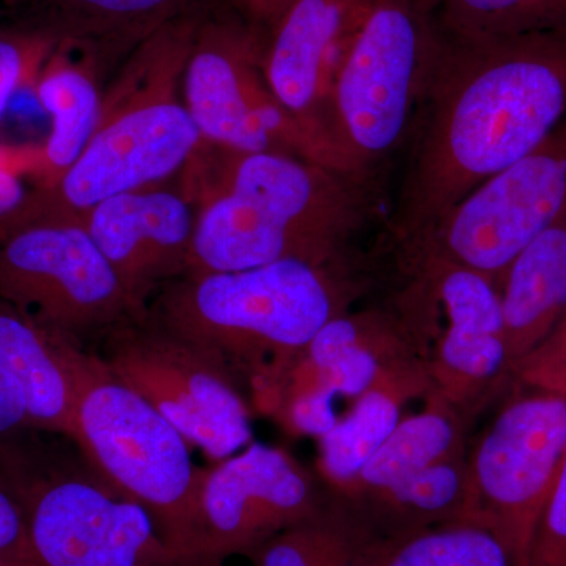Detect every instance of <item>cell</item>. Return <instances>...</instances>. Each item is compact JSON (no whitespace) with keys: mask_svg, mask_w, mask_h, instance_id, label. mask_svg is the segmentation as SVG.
<instances>
[{"mask_svg":"<svg viewBox=\"0 0 566 566\" xmlns=\"http://www.w3.org/2000/svg\"><path fill=\"white\" fill-rule=\"evenodd\" d=\"M32 431L0 449L24 513L32 566H169L144 506L84 475Z\"/></svg>","mask_w":566,"mask_h":566,"instance_id":"obj_5","label":"cell"},{"mask_svg":"<svg viewBox=\"0 0 566 566\" xmlns=\"http://www.w3.org/2000/svg\"><path fill=\"white\" fill-rule=\"evenodd\" d=\"M427 389L434 387L427 364L420 363L387 371L354 398L352 411L319 438V469L331 491L356 479L403 419L405 401Z\"/></svg>","mask_w":566,"mask_h":566,"instance_id":"obj_20","label":"cell"},{"mask_svg":"<svg viewBox=\"0 0 566 566\" xmlns=\"http://www.w3.org/2000/svg\"><path fill=\"white\" fill-rule=\"evenodd\" d=\"M387 539L356 505L329 491L315 513L245 557L252 566H375Z\"/></svg>","mask_w":566,"mask_h":566,"instance_id":"obj_22","label":"cell"},{"mask_svg":"<svg viewBox=\"0 0 566 566\" xmlns=\"http://www.w3.org/2000/svg\"><path fill=\"white\" fill-rule=\"evenodd\" d=\"M424 289L441 307L446 327L428 374L436 394L461 405L510 370L501 293L486 275L434 256L412 259Z\"/></svg>","mask_w":566,"mask_h":566,"instance_id":"obj_14","label":"cell"},{"mask_svg":"<svg viewBox=\"0 0 566 566\" xmlns=\"http://www.w3.org/2000/svg\"><path fill=\"white\" fill-rule=\"evenodd\" d=\"M43 167L41 145L6 147L0 145V221L20 210L29 192L22 177L36 180Z\"/></svg>","mask_w":566,"mask_h":566,"instance_id":"obj_30","label":"cell"},{"mask_svg":"<svg viewBox=\"0 0 566 566\" xmlns=\"http://www.w3.org/2000/svg\"><path fill=\"white\" fill-rule=\"evenodd\" d=\"M526 387L468 458L463 513L502 539L515 566H527L566 452V395Z\"/></svg>","mask_w":566,"mask_h":566,"instance_id":"obj_8","label":"cell"},{"mask_svg":"<svg viewBox=\"0 0 566 566\" xmlns=\"http://www.w3.org/2000/svg\"><path fill=\"white\" fill-rule=\"evenodd\" d=\"M436 43L419 0H370L327 88V142L340 172L368 186L409 139Z\"/></svg>","mask_w":566,"mask_h":566,"instance_id":"obj_4","label":"cell"},{"mask_svg":"<svg viewBox=\"0 0 566 566\" xmlns=\"http://www.w3.org/2000/svg\"><path fill=\"white\" fill-rule=\"evenodd\" d=\"M499 293L513 370L553 334L566 312V208L517 253Z\"/></svg>","mask_w":566,"mask_h":566,"instance_id":"obj_19","label":"cell"},{"mask_svg":"<svg viewBox=\"0 0 566 566\" xmlns=\"http://www.w3.org/2000/svg\"><path fill=\"white\" fill-rule=\"evenodd\" d=\"M566 208V117L534 150L490 178L409 256H434L501 286L517 253Z\"/></svg>","mask_w":566,"mask_h":566,"instance_id":"obj_12","label":"cell"},{"mask_svg":"<svg viewBox=\"0 0 566 566\" xmlns=\"http://www.w3.org/2000/svg\"><path fill=\"white\" fill-rule=\"evenodd\" d=\"M412 344L394 312H345L315 335L296 364L337 397L357 398L387 371L420 364Z\"/></svg>","mask_w":566,"mask_h":566,"instance_id":"obj_18","label":"cell"},{"mask_svg":"<svg viewBox=\"0 0 566 566\" xmlns=\"http://www.w3.org/2000/svg\"><path fill=\"white\" fill-rule=\"evenodd\" d=\"M61 40L51 32L0 33V120L14 93L35 85L41 69Z\"/></svg>","mask_w":566,"mask_h":566,"instance_id":"obj_27","label":"cell"},{"mask_svg":"<svg viewBox=\"0 0 566 566\" xmlns=\"http://www.w3.org/2000/svg\"><path fill=\"white\" fill-rule=\"evenodd\" d=\"M527 566H566V452L556 485L539 517Z\"/></svg>","mask_w":566,"mask_h":566,"instance_id":"obj_28","label":"cell"},{"mask_svg":"<svg viewBox=\"0 0 566 566\" xmlns=\"http://www.w3.org/2000/svg\"><path fill=\"white\" fill-rule=\"evenodd\" d=\"M375 566H515L491 528L458 520L387 539Z\"/></svg>","mask_w":566,"mask_h":566,"instance_id":"obj_26","label":"cell"},{"mask_svg":"<svg viewBox=\"0 0 566 566\" xmlns=\"http://www.w3.org/2000/svg\"><path fill=\"white\" fill-rule=\"evenodd\" d=\"M197 28L191 18H180L137 44L104 93L98 123L76 161L50 188L29 192L7 219L77 218L188 166L202 145L182 99Z\"/></svg>","mask_w":566,"mask_h":566,"instance_id":"obj_2","label":"cell"},{"mask_svg":"<svg viewBox=\"0 0 566 566\" xmlns=\"http://www.w3.org/2000/svg\"><path fill=\"white\" fill-rule=\"evenodd\" d=\"M0 566H11V565H7V564H3V562H0Z\"/></svg>","mask_w":566,"mask_h":566,"instance_id":"obj_34","label":"cell"},{"mask_svg":"<svg viewBox=\"0 0 566 566\" xmlns=\"http://www.w3.org/2000/svg\"><path fill=\"white\" fill-rule=\"evenodd\" d=\"M344 264L282 260L167 283L151 319L222 360L234 376L277 382L352 300Z\"/></svg>","mask_w":566,"mask_h":566,"instance_id":"obj_3","label":"cell"},{"mask_svg":"<svg viewBox=\"0 0 566 566\" xmlns=\"http://www.w3.org/2000/svg\"><path fill=\"white\" fill-rule=\"evenodd\" d=\"M370 0H294L271 31L263 77L275 102L303 126L335 167L326 133V99L335 65Z\"/></svg>","mask_w":566,"mask_h":566,"instance_id":"obj_16","label":"cell"},{"mask_svg":"<svg viewBox=\"0 0 566 566\" xmlns=\"http://www.w3.org/2000/svg\"><path fill=\"white\" fill-rule=\"evenodd\" d=\"M238 2L248 14L251 28L255 31L268 29L271 32L294 0H238Z\"/></svg>","mask_w":566,"mask_h":566,"instance_id":"obj_33","label":"cell"},{"mask_svg":"<svg viewBox=\"0 0 566 566\" xmlns=\"http://www.w3.org/2000/svg\"><path fill=\"white\" fill-rule=\"evenodd\" d=\"M565 117L566 35L438 36L392 212L406 251Z\"/></svg>","mask_w":566,"mask_h":566,"instance_id":"obj_1","label":"cell"},{"mask_svg":"<svg viewBox=\"0 0 566 566\" xmlns=\"http://www.w3.org/2000/svg\"><path fill=\"white\" fill-rule=\"evenodd\" d=\"M188 446L98 356L80 401L77 449L96 475L147 510L169 566H188L196 543L205 469L192 463Z\"/></svg>","mask_w":566,"mask_h":566,"instance_id":"obj_6","label":"cell"},{"mask_svg":"<svg viewBox=\"0 0 566 566\" xmlns=\"http://www.w3.org/2000/svg\"><path fill=\"white\" fill-rule=\"evenodd\" d=\"M0 562L11 566H32L28 531L18 495L0 471Z\"/></svg>","mask_w":566,"mask_h":566,"instance_id":"obj_31","label":"cell"},{"mask_svg":"<svg viewBox=\"0 0 566 566\" xmlns=\"http://www.w3.org/2000/svg\"><path fill=\"white\" fill-rule=\"evenodd\" d=\"M73 219L106 256L140 316H147L155 290L188 271L196 210L182 192L150 186L103 200Z\"/></svg>","mask_w":566,"mask_h":566,"instance_id":"obj_15","label":"cell"},{"mask_svg":"<svg viewBox=\"0 0 566 566\" xmlns=\"http://www.w3.org/2000/svg\"><path fill=\"white\" fill-rule=\"evenodd\" d=\"M28 400L13 376L0 368V449L32 433Z\"/></svg>","mask_w":566,"mask_h":566,"instance_id":"obj_32","label":"cell"},{"mask_svg":"<svg viewBox=\"0 0 566 566\" xmlns=\"http://www.w3.org/2000/svg\"><path fill=\"white\" fill-rule=\"evenodd\" d=\"M33 88L51 118L50 136L41 145L43 167L35 180V189H43L54 185L84 150L98 123L103 95L93 63L74 59L65 40L44 63Z\"/></svg>","mask_w":566,"mask_h":566,"instance_id":"obj_21","label":"cell"},{"mask_svg":"<svg viewBox=\"0 0 566 566\" xmlns=\"http://www.w3.org/2000/svg\"><path fill=\"white\" fill-rule=\"evenodd\" d=\"M0 297L77 342L144 318L73 218L0 221Z\"/></svg>","mask_w":566,"mask_h":566,"instance_id":"obj_9","label":"cell"},{"mask_svg":"<svg viewBox=\"0 0 566 566\" xmlns=\"http://www.w3.org/2000/svg\"><path fill=\"white\" fill-rule=\"evenodd\" d=\"M314 476L285 450L252 442L205 469L188 566H222L315 513L326 501Z\"/></svg>","mask_w":566,"mask_h":566,"instance_id":"obj_13","label":"cell"},{"mask_svg":"<svg viewBox=\"0 0 566 566\" xmlns=\"http://www.w3.org/2000/svg\"><path fill=\"white\" fill-rule=\"evenodd\" d=\"M99 357L208 457L226 460L251 444V416L237 376L202 346L147 315L111 329Z\"/></svg>","mask_w":566,"mask_h":566,"instance_id":"obj_7","label":"cell"},{"mask_svg":"<svg viewBox=\"0 0 566 566\" xmlns=\"http://www.w3.org/2000/svg\"><path fill=\"white\" fill-rule=\"evenodd\" d=\"M436 35L446 41L566 35V0H419Z\"/></svg>","mask_w":566,"mask_h":566,"instance_id":"obj_24","label":"cell"},{"mask_svg":"<svg viewBox=\"0 0 566 566\" xmlns=\"http://www.w3.org/2000/svg\"><path fill=\"white\" fill-rule=\"evenodd\" d=\"M524 386L566 395V312L553 334L513 367Z\"/></svg>","mask_w":566,"mask_h":566,"instance_id":"obj_29","label":"cell"},{"mask_svg":"<svg viewBox=\"0 0 566 566\" xmlns=\"http://www.w3.org/2000/svg\"><path fill=\"white\" fill-rule=\"evenodd\" d=\"M182 172V192L214 188L243 197L292 238L308 263H342L367 212L364 182L285 153L229 151L202 142Z\"/></svg>","mask_w":566,"mask_h":566,"instance_id":"obj_10","label":"cell"},{"mask_svg":"<svg viewBox=\"0 0 566 566\" xmlns=\"http://www.w3.org/2000/svg\"><path fill=\"white\" fill-rule=\"evenodd\" d=\"M259 31L238 22L197 28L182 99L203 144L238 153L277 151L318 163L314 142L264 82Z\"/></svg>","mask_w":566,"mask_h":566,"instance_id":"obj_11","label":"cell"},{"mask_svg":"<svg viewBox=\"0 0 566 566\" xmlns=\"http://www.w3.org/2000/svg\"><path fill=\"white\" fill-rule=\"evenodd\" d=\"M98 356L0 297V368L17 379L35 431L80 444V401Z\"/></svg>","mask_w":566,"mask_h":566,"instance_id":"obj_17","label":"cell"},{"mask_svg":"<svg viewBox=\"0 0 566 566\" xmlns=\"http://www.w3.org/2000/svg\"><path fill=\"white\" fill-rule=\"evenodd\" d=\"M461 449L463 438L453 405L434 392L424 411L400 420L352 483L331 493L365 510L417 472Z\"/></svg>","mask_w":566,"mask_h":566,"instance_id":"obj_23","label":"cell"},{"mask_svg":"<svg viewBox=\"0 0 566 566\" xmlns=\"http://www.w3.org/2000/svg\"><path fill=\"white\" fill-rule=\"evenodd\" d=\"M59 40L142 43L166 24L180 20L191 0H43Z\"/></svg>","mask_w":566,"mask_h":566,"instance_id":"obj_25","label":"cell"}]
</instances>
